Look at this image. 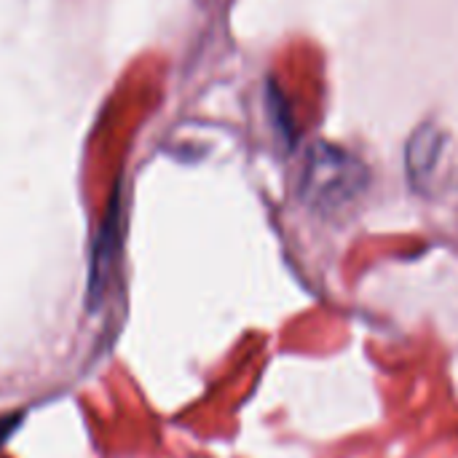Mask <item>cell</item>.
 Returning <instances> with one entry per match:
<instances>
[{"label":"cell","instance_id":"6da1fadb","mask_svg":"<svg viewBox=\"0 0 458 458\" xmlns=\"http://www.w3.org/2000/svg\"><path fill=\"white\" fill-rule=\"evenodd\" d=\"M368 188L365 164L333 145H317L303 166L301 193L306 204L322 212H333L349 207Z\"/></svg>","mask_w":458,"mask_h":458},{"label":"cell","instance_id":"7a4b0ae2","mask_svg":"<svg viewBox=\"0 0 458 458\" xmlns=\"http://www.w3.org/2000/svg\"><path fill=\"white\" fill-rule=\"evenodd\" d=\"M440 158V131L437 129H421L413 134L408 145V169L413 177L429 174V169Z\"/></svg>","mask_w":458,"mask_h":458}]
</instances>
